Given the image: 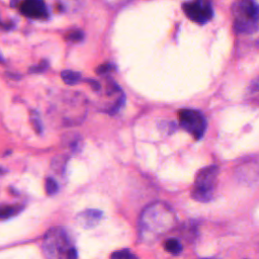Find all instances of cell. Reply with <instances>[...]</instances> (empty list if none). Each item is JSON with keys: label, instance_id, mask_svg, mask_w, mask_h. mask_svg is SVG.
I'll use <instances>...</instances> for the list:
<instances>
[{"label": "cell", "instance_id": "10", "mask_svg": "<svg viewBox=\"0 0 259 259\" xmlns=\"http://www.w3.org/2000/svg\"><path fill=\"white\" fill-rule=\"evenodd\" d=\"M164 248L166 251H168L169 253H171L173 255H177V254L181 253V251H183V244L179 242V240L177 238H170V239L166 240Z\"/></svg>", "mask_w": 259, "mask_h": 259}, {"label": "cell", "instance_id": "8", "mask_svg": "<svg viewBox=\"0 0 259 259\" xmlns=\"http://www.w3.org/2000/svg\"><path fill=\"white\" fill-rule=\"evenodd\" d=\"M103 218V213L99 210H85L76 216V222L83 229L96 227Z\"/></svg>", "mask_w": 259, "mask_h": 259}, {"label": "cell", "instance_id": "20", "mask_svg": "<svg viewBox=\"0 0 259 259\" xmlns=\"http://www.w3.org/2000/svg\"><path fill=\"white\" fill-rule=\"evenodd\" d=\"M126 259H138L134 254H132V253H130L129 255H128V257L126 258Z\"/></svg>", "mask_w": 259, "mask_h": 259}, {"label": "cell", "instance_id": "4", "mask_svg": "<svg viewBox=\"0 0 259 259\" xmlns=\"http://www.w3.org/2000/svg\"><path fill=\"white\" fill-rule=\"evenodd\" d=\"M219 175V167L216 165L204 167L201 169L196 177L191 191L193 200L200 203H208L214 198Z\"/></svg>", "mask_w": 259, "mask_h": 259}, {"label": "cell", "instance_id": "21", "mask_svg": "<svg viewBox=\"0 0 259 259\" xmlns=\"http://www.w3.org/2000/svg\"><path fill=\"white\" fill-rule=\"evenodd\" d=\"M200 259H219V258H200Z\"/></svg>", "mask_w": 259, "mask_h": 259}, {"label": "cell", "instance_id": "16", "mask_svg": "<svg viewBox=\"0 0 259 259\" xmlns=\"http://www.w3.org/2000/svg\"><path fill=\"white\" fill-rule=\"evenodd\" d=\"M113 68H114V66H113V64H111V63L102 64V65H100L99 67H97L96 74H98V75H105V74L112 71Z\"/></svg>", "mask_w": 259, "mask_h": 259}, {"label": "cell", "instance_id": "15", "mask_svg": "<svg viewBox=\"0 0 259 259\" xmlns=\"http://www.w3.org/2000/svg\"><path fill=\"white\" fill-rule=\"evenodd\" d=\"M32 123H33V126H34L36 131L37 133H42L43 126H42V122H41L40 116H38V113L37 111H33L32 112Z\"/></svg>", "mask_w": 259, "mask_h": 259}, {"label": "cell", "instance_id": "14", "mask_svg": "<svg viewBox=\"0 0 259 259\" xmlns=\"http://www.w3.org/2000/svg\"><path fill=\"white\" fill-rule=\"evenodd\" d=\"M83 33L81 31H73L66 36V40L71 43H78L83 40Z\"/></svg>", "mask_w": 259, "mask_h": 259}, {"label": "cell", "instance_id": "9", "mask_svg": "<svg viewBox=\"0 0 259 259\" xmlns=\"http://www.w3.org/2000/svg\"><path fill=\"white\" fill-rule=\"evenodd\" d=\"M63 81L68 85H75L81 80V74L79 72H75L71 70H65L61 73Z\"/></svg>", "mask_w": 259, "mask_h": 259}, {"label": "cell", "instance_id": "11", "mask_svg": "<svg viewBox=\"0 0 259 259\" xmlns=\"http://www.w3.org/2000/svg\"><path fill=\"white\" fill-rule=\"evenodd\" d=\"M21 208L19 205H1L0 206V219H8L16 216Z\"/></svg>", "mask_w": 259, "mask_h": 259}, {"label": "cell", "instance_id": "17", "mask_svg": "<svg viewBox=\"0 0 259 259\" xmlns=\"http://www.w3.org/2000/svg\"><path fill=\"white\" fill-rule=\"evenodd\" d=\"M130 253H131V251H130L129 249L115 251L111 254V259H126Z\"/></svg>", "mask_w": 259, "mask_h": 259}, {"label": "cell", "instance_id": "3", "mask_svg": "<svg viewBox=\"0 0 259 259\" xmlns=\"http://www.w3.org/2000/svg\"><path fill=\"white\" fill-rule=\"evenodd\" d=\"M234 29L237 34L252 35L258 30V6L254 0H237L233 4Z\"/></svg>", "mask_w": 259, "mask_h": 259}, {"label": "cell", "instance_id": "12", "mask_svg": "<svg viewBox=\"0 0 259 259\" xmlns=\"http://www.w3.org/2000/svg\"><path fill=\"white\" fill-rule=\"evenodd\" d=\"M59 190V186H58V184L57 181L52 178V177H48L47 180H46V191L47 193L49 194V196H54V194H56Z\"/></svg>", "mask_w": 259, "mask_h": 259}, {"label": "cell", "instance_id": "19", "mask_svg": "<svg viewBox=\"0 0 259 259\" xmlns=\"http://www.w3.org/2000/svg\"><path fill=\"white\" fill-rule=\"evenodd\" d=\"M87 82H89V84H92V87L94 90H99V89H100V84H99L97 81L89 79V80H87Z\"/></svg>", "mask_w": 259, "mask_h": 259}, {"label": "cell", "instance_id": "6", "mask_svg": "<svg viewBox=\"0 0 259 259\" xmlns=\"http://www.w3.org/2000/svg\"><path fill=\"white\" fill-rule=\"evenodd\" d=\"M185 14L192 21L204 24L213 18V6L210 0H193L183 4Z\"/></svg>", "mask_w": 259, "mask_h": 259}, {"label": "cell", "instance_id": "2", "mask_svg": "<svg viewBox=\"0 0 259 259\" xmlns=\"http://www.w3.org/2000/svg\"><path fill=\"white\" fill-rule=\"evenodd\" d=\"M74 248L68 232L62 227L51 228L43 239L42 249L47 259H67Z\"/></svg>", "mask_w": 259, "mask_h": 259}, {"label": "cell", "instance_id": "1", "mask_svg": "<svg viewBox=\"0 0 259 259\" xmlns=\"http://www.w3.org/2000/svg\"><path fill=\"white\" fill-rule=\"evenodd\" d=\"M177 217L171 206L164 202L148 204L139 219V235L141 240L153 242L167 234L176 226Z\"/></svg>", "mask_w": 259, "mask_h": 259}, {"label": "cell", "instance_id": "18", "mask_svg": "<svg viewBox=\"0 0 259 259\" xmlns=\"http://www.w3.org/2000/svg\"><path fill=\"white\" fill-rule=\"evenodd\" d=\"M49 66V64L47 61H43L41 64H38L37 66H35V67H32L30 69V72L32 73H40V72H43L45 71Z\"/></svg>", "mask_w": 259, "mask_h": 259}, {"label": "cell", "instance_id": "13", "mask_svg": "<svg viewBox=\"0 0 259 259\" xmlns=\"http://www.w3.org/2000/svg\"><path fill=\"white\" fill-rule=\"evenodd\" d=\"M183 230H184V235H185V239H194L198 235L197 226L194 224L185 225V226H184Z\"/></svg>", "mask_w": 259, "mask_h": 259}, {"label": "cell", "instance_id": "22", "mask_svg": "<svg viewBox=\"0 0 259 259\" xmlns=\"http://www.w3.org/2000/svg\"><path fill=\"white\" fill-rule=\"evenodd\" d=\"M2 173V169H1V168H0V174H1Z\"/></svg>", "mask_w": 259, "mask_h": 259}, {"label": "cell", "instance_id": "5", "mask_svg": "<svg viewBox=\"0 0 259 259\" xmlns=\"http://www.w3.org/2000/svg\"><path fill=\"white\" fill-rule=\"evenodd\" d=\"M179 126L194 139L200 140L205 132L206 121L203 113L196 110H183L179 111Z\"/></svg>", "mask_w": 259, "mask_h": 259}, {"label": "cell", "instance_id": "7", "mask_svg": "<svg viewBox=\"0 0 259 259\" xmlns=\"http://www.w3.org/2000/svg\"><path fill=\"white\" fill-rule=\"evenodd\" d=\"M22 15L30 18H43L47 17L44 0H24L20 5Z\"/></svg>", "mask_w": 259, "mask_h": 259}]
</instances>
